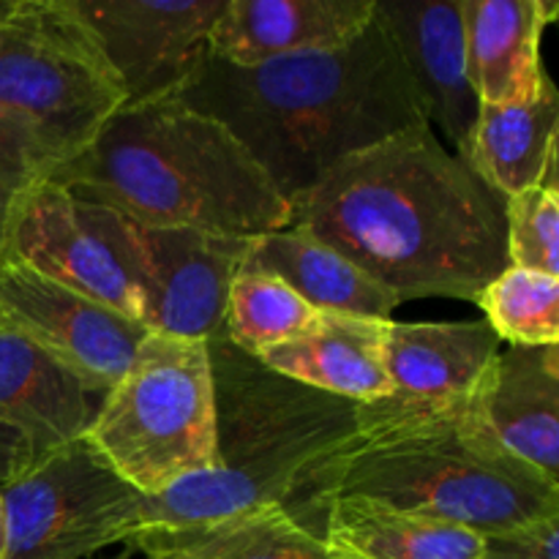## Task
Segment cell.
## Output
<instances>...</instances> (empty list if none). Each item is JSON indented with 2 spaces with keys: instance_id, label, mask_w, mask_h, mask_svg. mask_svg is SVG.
Returning <instances> with one entry per match:
<instances>
[{
  "instance_id": "603a6c76",
  "label": "cell",
  "mask_w": 559,
  "mask_h": 559,
  "mask_svg": "<svg viewBox=\"0 0 559 559\" xmlns=\"http://www.w3.org/2000/svg\"><path fill=\"white\" fill-rule=\"evenodd\" d=\"M158 544L189 559H347L282 506L257 508L224 522L175 533H142L123 546Z\"/></svg>"
},
{
  "instance_id": "9a60e30c",
  "label": "cell",
  "mask_w": 559,
  "mask_h": 559,
  "mask_svg": "<svg viewBox=\"0 0 559 559\" xmlns=\"http://www.w3.org/2000/svg\"><path fill=\"white\" fill-rule=\"evenodd\" d=\"M377 0H227L211 33L213 58L267 63L353 41L374 20Z\"/></svg>"
},
{
  "instance_id": "ba28073f",
  "label": "cell",
  "mask_w": 559,
  "mask_h": 559,
  "mask_svg": "<svg viewBox=\"0 0 559 559\" xmlns=\"http://www.w3.org/2000/svg\"><path fill=\"white\" fill-rule=\"evenodd\" d=\"M3 260L145 325V271L134 222L52 180L25 200Z\"/></svg>"
},
{
  "instance_id": "52a82bcc",
  "label": "cell",
  "mask_w": 559,
  "mask_h": 559,
  "mask_svg": "<svg viewBox=\"0 0 559 559\" xmlns=\"http://www.w3.org/2000/svg\"><path fill=\"white\" fill-rule=\"evenodd\" d=\"M123 104L71 0H9L0 20V115L25 123L58 167L80 156Z\"/></svg>"
},
{
  "instance_id": "f546056e",
  "label": "cell",
  "mask_w": 559,
  "mask_h": 559,
  "mask_svg": "<svg viewBox=\"0 0 559 559\" xmlns=\"http://www.w3.org/2000/svg\"><path fill=\"white\" fill-rule=\"evenodd\" d=\"M129 551H142L147 559H189L186 555H180L178 549H169V546H158V544H136V546H129Z\"/></svg>"
},
{
  "instance_id": "9c48e42d",
  "label": "cell",
  "mask_w": 559,
  "mask_h": 559,
  "mask_svg": "<svg viewBox=\"0 0 559 559\" xmlns=\"http://www.w3.org/2000/svg\"><path fill=\"white\" fill-rule=\"evenodd\" d=\"M3 559H82L134 533L140 495L126 486L85 437L0 486Z\"/></svg>"
},
{
  "instance_id": "2e32d148",
  "label": "cell",
  "mask_w": 559,
  "mask_h": 559,
  "mask_svg": "<svg viewBox=\"0 0 559 559\" xmlns=\"http://www.w3.org/2000/svg\"><path fill=\"white\" fill-rule=\"evenodd\" d=\"M475 409L508 453L559 484V347L500 349Z\"/></svg>"
},
{
  "instance_id": "f1b7e54d",
  "label": "cell",
  "mask_w": 559,
  "mask_h": 559,
  "mask_svg": "<svg viewBox=\"0 0 559 559\" xmlns=\"http://www.w3.org/2000/svg\"><path fill=\"white\" fill-rule=\"evenodd\" d=\"M27 467H33V464L22 437L11 431L9 426H0V486L14 480Z\"/></svg>"
},
{
  "instance_id": "d6a6232c",
  "label": "cell",
  "mask_w": 559,
  "mask_h": 559,
  "mask_svg": "<svg viewBox=\"0 0 559 559\" xmlns=\"http://www.w3.org/2000/svg\"><path fill=\"white\" fill-rule=\"evenodd\" d=\"M129 555H131V551H129V549H126V551H123V555H118V557H109V559H129Z\"/></svg>"
},
{
  "instance_id": "484cf974",
  "label": "cell",
  "mask_w": 559,
  "mask_h": 559,
  "mask_svg": "<svg viewBox=\"0 0 559 559\" xmlns=\"http://www.w3.org/2000/svg\"><path fill=\"white\" fill-rule=\"evenodd\" d=\"M508 265L559 278V191L535 189L506 200Z\"/></svg>"
},
{
  "instance_id": "4316f807",
  "label": "cell",
  "mask_w": 559,
  "mask_h": 559,
  "mask_svg": "<svg viewBox=\"0 0 559 559\" xmlns=\"http://www.w3.org/2000/svg\"><path fill=\"white\" fill-rule=\"evenodd\" d=\"M55 169L58 162L33 131L20 120L0 115V262L22 205Z\"/></svg>"
},
{
  "instance_id": "3957f363",
  "label": "cell",
  "mask_w": 559,
  "mask_h": 559,
  "mask_svg": "<svg viewBox=\"0 0 559 559\" xmlns=\"http://www.w3.org/2000/svg\"><path fill=\"white\" fill-rule=\"evenodd\" d=\"M49 180L142 227L249 240L289 227V202L243 145L175 98L120 109Z\"/></svg>"
},
{
  "instance_id": "1f68e13d",
  "label": "cell",
  "mask_w": 559,
  "mask_h": 559,
  "mask_svg": "<svg viewBox=\"0 0 559 559\" xmlns=\"http://www.w3.org/2000/svg\"><path fill=\"white\" fill-rule=\"evenodd\" d=\"M5 5H9V0H0V20H3L5 14Z\"/></svg>"
},
{
  "instance_id": "7a4b0ae2",
  "label": "cell",
  "mask_w": 559,
  "mask_h": 559,
  "mask_svg": "<svg viewBox=\"0 0 559 559\" xmlns=\"http://www.w3.org/2000/svg\"><path fill=\"white\" fill-rule=\"evenodd\" d=\"M173 98L222 123L287 202L353 153L429 126L377 14L336 49L249 69L207 55Z\"/></svg>"
},
{
  "instance_id": "7402d4cb",
  "label": "cell",
  "mask_w": 559,
  "mask_h": 559,
  "mask_svg": "<svg viewBox=\"0 0 559 559\" xmlns=\"http://www.w3.org/2000/svg\"><path fill=\"white\" fill-rule=\"evenodd\" d=\"M317 533L347 559H480L484 535L371 500H331Z\"/></svg>"
},
{
  "instance_id": "30bf717a",
  "label": "cell",
  "mask_w": 559,
  "mask_h": 559,
  "mask_svg": "<svg viewBox=\"0 0 559 559\" xmlns=\"http://www.w3.org/2000/svg\"><path fill=\"white\" fill-rule=\"evenodd\" d=\"M91 27L123 109L173 98L211 52V33L227 0H71Z\"/></svg>"
},
{
  "instance_id": "d4e9b609",
  "label": "cell",
  "mask_w": 559,
  "mask_h": 559,
  "mask_svg": "<svg viewBox=\"0 0 559 559\" xmlns=\"http://www.w3.org/2000/svg\"><path fill=\"white\" fill-rule=\"evenodd\" d=\"M486 322L513 347L559 344V278L508 265L480 293Z\"/></svg>"
},
{
  "instance_id": "cb8c5ba5",
  "label": "cell",
  "mask_w": 559,
  "mask_h": 559,
  "mask_svg": "<svg viewBox=\"0 0 559 559\" xmlns=\"http://www.w3.org/2000/svg\"><path fill=\"white\" fill-rule=\"evenodd\" d=\"M317 309H311L289 284L276 273L254 265L246 254L243 265L235 273L224 311V338L246 355L260 358L267 349L298 338L311 322Z\"/></svg>"
},
{
  "instance_id": "6da1fadb",
  "label": "cell",
  "mask_w": 559,
  "mask_h": 559,
  "mask_svg": "<svg viewBox=\"0 0 559 559\" xmlns=\"http://www.w3.org/2000/svg\"><path fill=\"white\" fill-rule=\"evenodd\" d=\"M289 227L336 249L393 293L475 300L508 267L506 197L431 126L353 153L289 202Z\"/></svg>"
},
{
  "instance_id": "e0dca14e",
  "label": "cell",
  "mask_w": 559,
  "mask_h": 559,
  "mask_svg": "<svg viewBox=\"0 0 559 559\" xmlns=\"http://www.w3.org/2000/svg\"><path fill=\"white\" fill-rule=\"evenodd\" d=\"M388 325L391 320L317 311V320L298 338L267 349L257 360L328 396L377 404L391 396Z\"/></svg>"
},
{
  "instance_id": "277c9868",
  "label": "cell",
  "mask_w": 559,
  "mask_h": 559,
  "mask_svg": "<svg viewBox=\"0 0 559 559\" xmlns=\"http://www.w3.org/2000/svg\"><path fill=\"white\" fill-rule=\"evenodd\" d=\"M331 500H371L478 535L559 516V484L508 453L473 402L437 418L355 431L317 464L284 511L317 533Z\"/></svg>"
},
{
  "instance_id": "44dd1931",
  "label": "cell",
  "mask_w": 559,
  "mask_h": 559,
  "mask_svg": "<svg viewBox=\"0 0 559 559\" xmlns=\"http://www.w3.org/2000/svg\"><path fill=\"white\" fill-rule=\"evenodd\" d=\"M557 126L559 96L549 76L527 102L480 104L462 162L489 189L511 200L540 186L546 158L557 145Z\"/></svg>"
},
{
  "instance_id": "ac0fdd59",
  "label": "cell",
  "mask_w": 559,
  "mask_h": 559,
  "mask_svg": "<svg viewBox=\"0 0 559 559\" xmlns=\"http://www.w3.org/2000/svg\"><path fill=\"white\" fill-rule=\"evenodd\" d=\"M91 418L87 388L0 322V426L22 437L31 464L82 440Z\"/></svg>"
},
{
  "instance_id": "5bb4252c",
  "label": "cell",
  "mask_w": 559,
  "mask_h": 559,
  "mask_svg": "<svg viewBox=\"0 0 559 559\" xmlns=\"http://www.w3.org/2000/svg\"><path fill=\"white\" fill-rule=\"evenodd\" d=\"M374 14L396 47L424 120L464 158L480 102L467 74L462 0H377Z\"/></svg>"
},
{
  "instance_id": "ffe728a7",
  "label": "cell",
  "mask_w": 559,
  "mask_h": 559,
  "mask_svg": "<svg viewBox=\"0 0 559 559\" xmlns=\"http://www.w3.org/2000/svg\"><path fill=\"white\" fill-rule=\"evenodd\" d=\"M249 260L276 273L317 311L391 320L393 311L402 306L396 295L388 293L369 273L300 227L254 238Z\"/></svg>"
},
{
  "instance_id": "d6986e66",
  "label": "cell",
  "mask_w": 559,
  "mask_h": 559,
  "mask_svg": "<svg viewBox=\"0 0 559 559\" xmlns=\"http://www.w3.org/2000/svg\"><path fill=\"white\" fill-rule=\"evenodd\" d=\"M559 5L546 0H462L467 74L480 104L527 102L549 74L540 38Z\"/></svg>"
},
{
  "instance_id": "5b68a950",
  "label": "cell",
  "mask_w": 559,
  "mask_h": 559,
  "mask_svg": "<svg viewBox=\"0 0 559 559\" xmlns=\"http://www.w3.org/2000/svg\"><path fill=\"white\" fill-rule=\"evenodd\" d=\"M216 385V464L140 497L134 535L207 527L298 495L306 475L358 431V404L267 369L224 336L207 342Z\"/></svg>"
},
{
  "instance_id": "8992f818",
  "label": "cell",
  "mask_w": 559,
  "mask_h": 559,
  "mask_svg": "<svg viewBox=\"0 0 559 559\" xmlns=\"http://www.w3.org/2000/svg\"><path fill=\"white\" fill-rule=\"evenodd\" d=\"M98 459L140 497L216 464V385L207 342L147 333L85 429Z\"/></svg>"
},
{
  "instance_id": "83f0119b",
  "label": "cell",
  "mask_w": 559,
  "mask_h": 559,
  "mask_svg": "<svg viewBox=\"0 0 559 559\" xmlns=\"http://www.w3.org/2000/svg\"><path fill=\"white\" fill-rule=\"evenodd\" d=\"M480 559H559V516L486 535Z\"/></svg>"
},
{
  "instance_id": "7c38bea8",
  "label": "cell",
  "mask_w": 559,
  "mask_h": 559,
  "mask_svg": "<svg viewBox=\"0 0 559 559\" xmlns=\"http://www.w3.org/2000/svg\"><path fill=\"white\" fill-rule=\"evenodd\" d=\"M500 336L486 320L393 322L388 325L391 396L358 404V431L415 424L473 402Z\"/></svg>"
},
{
  "instance_id": "8fae6325",
  "label": "cell",
  "mask_w": 559,
  "mask_h": 559,
  "mask_svg": "<svg viewBox=\"0 0 559 559\" xmlns=\"http://www.w3.org/2000/svg\"><path fill=\"white\" fill-rule=\"evenodd\" d=\"M0 322L74 374L87 393L123 377L147 331L140 322L76 295L20 262H0Z\"/></svg>"
},
{
  "instance_id": "4fadbf2b",
  "label": "cell",
  "mask_w": 559,
  "mask_h": 559,
  "mask_svg": "<svg viewBox=\"0 0 559 559\" xmlns=\"http://www.w3.org/2000/svg\"><path fill=\"white\" fill-rule=\"evenodd\" d=\"M134 229L145 271L147 331L200 342L224 336L229 284L251 240L183 227Z\"/></svg>"
},
{
  "instance_id": "4dcf8cb0",
  "label": "cell",
  "mask_w": 559,
  "mask_h": 559,
  "mask_svg": "<svg viewBox=\"0 0 559 559\" xmlns=\"http://www.w3.org/2000/svg\"><path fill=\"white\" fill-rule=\"evenodd\" d=\"M5 551V511H3V500H0V559H3Z\"/></svg>"
}]
</instances>
